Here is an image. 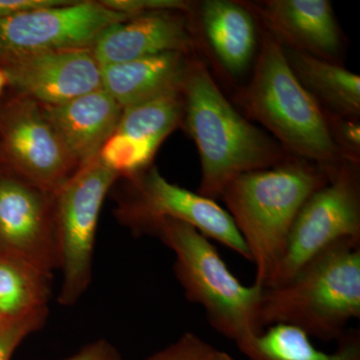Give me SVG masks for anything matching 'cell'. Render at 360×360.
Returning <instances> with one entry per match:
<instances>
[{"label":"cell","instance_id":"5b68a950","mask_svg":"<svg viewBox=\"0 0 360 360\" xmlns=\"http://www.w3.org/2000/svg\"><path fill=\"white\" fill-rule=\"evenodd\" d=\"M150 234L174 251L175 276L187 300L202 307L219 335L238 345L264 330L259 322L264 288L241 283L210 238L186 222L167 219Z\"/></svg>","mask_w":360,"mask_h":360},{"label":"cell","instance_id":"ba28073f","mask_svg":"<svg viewBox=\"0 0 360 360\" xmlns=\"http://www.w3.org/2000/svg\"><path fill=\"white\" fill-rule=\"evenodd\" d=\"M127 179V195L120 202L117 215L132 231L150 233L160 220H179L250 262V252L233 220L217 201L172 184L155 167Z\"/></svg>","mask_w":360,"mask_h":360},{"label":"cell","instance_id":"9c48e42d","mask_svg":"<svg viewBox=\"0 0 360 360\" xmlns=\"http://www.w3.org/2000/svg\"><path fill=\"white\" fill-rule=\"evenodd\" d=\"M129 18L101 1L72 0L0 16V68L49 52L91 49L106 27Z\"/></svg>","mask_w":360,"mask_h":360},{"label":"cell","instance_id":"7402d4cb","mask_svg":"<svg viewBox=\"0 0 360 360\" xmlns=\"http://www.w3.org/2000/svg\"><path fill=\"white\" fill-rule=\"evenodd\" d=\"M160 146L151 141H136L113 132L99 153L98 158L120 177H129L150 167Z\"/></svg>","mask_w":360,"mask_h":360},{"label":"cell","instance_id":"5bb4252c","mask_svg":"<svg viewBox=\"0 0 360 360\" xmlns=\"http://www.w3.org/2000/svg\"><path fill=\"white\" fill-rule=\"evenodd\" d=\"M248 6L284 49L340 65V32L328 0H266Z\"/></svg>","mask_w":360,"mask_h":360},{"label":"cell","instance_id":"cb8c5ba5","mask_svg":"<svg viewBox=\"0 0 360 360\" xmlns=\"http://www.w3.org/2000/svg\"><path fill=\"white\" fill-rule=\"evenodd\" d=\"M324 113L333 141L340 149L342 158L345 160L359 163V123L355 122V118L333 115L326 110Z\"/></svg>","mask_w":360,"mask_h":360},{"label":"cell","instance_id":"8992f818","mask_svg":"<svg viewBox=\"0 0 360 360\" xmlns=\"http://www.w3.org/2000/svg\"><path fill=\"white\" fill-rule=\"evenodd\" d=\"M120 179L98 156L82 165L54 193L63 284L60 304L73 305L91 283L99 214L106 194Z\"/></svg>","mask_w":360,"mask_h":360},{"label":"cell","instance_id":"2e32d148","mask_svg":"<svg viewBox=\"0 0 360 360\" xmlns=\"http://www.w3.org/2000/svg\"><path fill=\"white\" fill-rule=\"evenodd\" d=\"M191 61L189 54L165 52L101 66V89L123 110L162 94L182 90Z\"/></svg>","mask_w":360,"mask_h":360},{"label":"cell","instance_id":"d6986e66","mask_svg":"<svg viewBox=\"0 0 360 360\" xmlns=\"http://www.w3.org/2000/svg\"><path fill=\"white\" fill-rule=\"evenodd\" d=\"M338 342L335 352L326 354L300 329L278 324L236 345L248 360H360L359 331H347Z\"/></svg>","mask_w":360,"mask_h":360},{"label":"cell","instance_id":"ac0fdd59","mask_svg":"<svg viewBox=\"0 0 360 360\" xmlns=\"http://www.w3.org/2000/svg\"><path fill=\"white\" fill-rule=\"evenodd\" d=\"M288 65L300 84L321 106L333 115H360V77L338 63L305 52L284 49Z\"/></svg>","mask_w":360,"mask_h":360},{"label":"cell","instance_id":"52a82bcc","mask_svg":"<svg viewBox=\"0 0 360 360\" xmlns=\"http://www.w3.org/2000/svg\"><path fill=\"white\" fill-rule=\"evenodd\" d=\"M345 239L360 240L359 163L348 160H343L328 184L305 201L266 288L285 283L322 250Z\"/></svg>","mask_w":360,"mask_h":360},{"label":"cell","instance_id":"484cf974","mask_svg":"<svg viewBox=\"0 0 360 360\" xmlns=\"http://www.w3.org/2000/svg\"><path fill=\"white\" fill-rule=\"evenodd\" d=\"M104 6L130 18L153 11H182L193 13L194 4L184 0H103Z\"/></svg>","mask_w":360,"mask_h":360},{"label":"cell","instance_id":"277c9868","mask_svg":"<svg viewBox=\"0 0 360 360\" xmlns=\"http://www.w3.org/2000/svg\"><path fill=\"white\" fill-rule=\"evenodd\" d=\"M236 101L245 117L269 130L292 158L329 169L345 160L324 110L298 82L283 45L265 28L250 82L238 90Z\"/></svg>","mask_w":360,"mask_h":360},{"label":"cell","instance_id":"3957f363","mask_svg":"<svg viewBox=\"0 0 360 360\" xmlns=\"http://www.w3.org/2000/svg\"><path fill=\"white\" fill-rule=\"evenodd\" d=\"M360 319V240L345 239L310 259L290 281L262 290V328L288 326L310 338L340 340Z\"/></svg>","mask_w":360,"mask_h":360},{"label":"cell","instance_id":"6da1fadb","mask_svg":"<svg viewBox=\"0 0 360 360\" xmlns=\"http://www.w3.org/2000/svg\"><path fill=\"white\" fill-rule=\"evenodd\" d=\"M182 96V122L200 156V195L215 200L234 177L292 158L236 110L200 58H191Z\"/></svg>","mask_w":360,"mask_h":360},{"label":"cell","instance_id":"8fae6325","mask_svg":"<svg viewBox=\"0 0 360 360\" xmlns=\"http://www.w3.org/2000/svg\"><path fill=\"white\" fill-rule=\"evenodd\" d=\"M0 253L45 274L60 269L54 194L0 165Z\"/></svg>","mask_w":360,"mask_h":360},{"label":"cell","instance_id":"4fadbf2b","mask_svg":"<svg viewBox=\"0 0 360 360\" xmlns=\"http://www.w3.org/2000/svg\"><path fill=\"white\" fill-rule=\"evenodd\" d=\"M193 13L153 11L113 23L98 35L91 51L101 66L117 65L165 52L195 51Z\"/></svg>","mask_w":360,"mask_h":360},{"label":"cell","instance_id":"44dd1931","mask_svg":"<svg viewBox=\"0 0 360 360\" xmlns=\"http://www.w3.org/2000/svg\"><path fill=\"white\" fill-rule=\"evenodd\" d=\"M184 111L182 90L162 94L123 108L115 132L160 146L182 122Z\"/></svg>","mask_w":360,"mask_h":360},{"label":"cell","instance_id":"603a6c76","mask_svg":"<svg viewBox=\"0 0 360 360\" xmlns=\"http://www.w3.org/2000/svg\"><path fill=\"white\" fill-rule=\"evenodd\" d=\"M146 360H234L224 350L213 347L193 333L180 336L172 345L163 348Z\"/></svg>","mask_w":360,"mask_h":360},{"label":"cell","instance_id":"7c38bea8","mask_svg":"<svg viewBox=\"0 0 360 360\" xmlns=\"http://www.w3.org/2000/svg\"><path fill=\"white\" fill-rule=\"evenodd\" d=\"M0 68L14 94L41 105H59L101 89V66L91 49L49 52Z\"/></svg>","mask_w":360,"mask_h":360},{"label":"cell","instance_id":"d4e9b609","mask_svg":"<svg viewBox=\"0 0 360 360\" xmlns=\"http://www.w3.org/2000/svg\"><path fill=\"white\" fill-rule=\"evenodd\" d=\"M47 314L49 310H44L0 328V360H11L22 340L44 326Z\"/></svg>","mask_w":360,"mask_h":360},{"label":"cell","instance_id":"4316f807","mask_svg":"<svg viewBox=\"0 0 360 360\" xmlns=\"http://www.w3.org/2000/svg\"><path fill=\"white\" fill-rule=\"evenodd\" d=\"M65 360H122L115 348L105 340L89 343L82 350Z\"/></svg>","mask_w":360,"mask_h":360},{"label":"cell","instance_id":"f1b7e54d","mask_svg":"<svg viewBox=\"0 0 360 360\" xmlns=\"http://www.w3.org/2000/svg\"><path fill=\"white\" fill-rule=\"evenodd\" d=\"M8 323H11V322H6L4 319H2L1 317H0V328H4V326H6V324Z\"/></svg>","mask_w":360,"mask_h":360},{"label":"cell","instance_id":"83f0119b","mask_svg":"<svg viewBox=\"0 0 360 360\" xmlns=\"http://www.w3.org/2000/svg\"><path fill=\"white\" fill-rule=\"evenodd\" d=\"M7 86H8V78H7L6 71L0 68V96Z\"/></svg>","mask_w":360,"mask_h":360},{"label":"cell","instance_id":"9a60e30c","mask_svg":"<svg viewBox=\"0 0 360 360\" xmlns=\"http://www.w3.org/2000/svg\"><path fill=\"white\" fill-rule=\"evenodd\" d=\"M44 115L78 167L98 156L120 122L122 108L103 89L59 105H42Z\"/></svg>","mask_w":360,"mask_h":360},{"label":"cell","instance_id":"7a4b0ae2","mask_svg":"<svg viewBox=\"0 0 360 360\" xmlns=\"http://www.w3.org/2000/svg\"><path fill=\"white\" fill-rule=\"evenodd\" d=\"M335 168L290 158L276 167L238 175L225 186L219 198L255 264V284L266 288L298 212Z\"/></svg>","mask_w":360,"mask_h":360},{"label":"cell","instance_id":"30bf717a","mask_svg":"<svg viewBox=\"0 0 360 360\" xmlns=\"http://www.w3.org/2000/svg\"><path fill=\"white\" fill-rule=\"evenodd\" d=\"M0 165L53 194L79 168L41 104L16 94L0 101Z\"/></svg>","mask_w":360,"mask_h":360},{"label":"cell","instance_id":"ffe728a7","mask_svg":"<svg viewBox=\"0 0 360 360\" xmlns=\"http://www.w3.org/2000/svg\"><path fill=\"white\" fill-rule=\"evenodd\" d=\"M52 276L0 253V317L14 322L49 310Z\"/></svg>","mask_w":360,"mask_h":360},{"label":"cell","instance_id":"e0dca14e","mask_svg":"<svg viewBox=\"0 0 360 360\" xmlns=\"http://www.w3.org/2000/svg\"><path fill=\"white\" fill-rule=\"evenodd\" d=\"M200 26L213 56L231 77L245 73L257 56V27L248 4L231 0H205Z\"/></svg>","mask_w":360,"mask_h":360}]
</instances>
